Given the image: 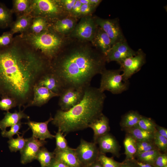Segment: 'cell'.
Here are the masks:
<instances>
[{"label": "cell", "mask_w": 167, "mask_h": 167, "mask_svg": "<svg viewBox=\"0 0 167 167\" xmlns=\"http://www.w3.org/2000/svg\"><path fill=\"white\" fill-rule=\"evenodd\" d=\"M50 70V61L16 36L10 45L0 47V95L24 109L32 100L34 86Z\"/></svg>", "instance_id": "cell-1"}, {"label": "cell", "mask_w": 167, "mask_h": 167, "mask_svg": "<svg viewBox=\"0 0 167 167\" xmlns=\"http://www.w3.org/2000/svg\"><path fill=\"white\" fill-rule=\"evenodd\" d=\"M105 56L91 42L67 36L58 54L50 61L51 70L65 87L85 89L96 75L106 69Z\"/></svg>", "instance_id": "cell-2"}, {"label": "cell", "mask_w": 167, "mask_h": 167, "mask_svg": "<svg viewBox=\"0 0 167 167\" xmlns=\"http://www.w3.org/2000/svg\"><path fill=\"white\" fill-rule=\"evenodd\" d=\"M106 96L99 88L88 86L83 97L78 104L69 110H58L51 122L66 135L72 132L84 130L102 114Z\"/></svg>", "instance_id": "cell-3"}, {"label": "cell", "mask_w": 167, "mask_h": 167, "mask_svg": "<svg viewBox=\"0 0 167 167\" xmlns=\"http://www.w3.org/2000/svg\"><path fill=\"white\" fill-rule=\"evenodd\" d=\"M19 35L30 48L50 61L60 52L67 38V36L56 32L51 25L47 29L38 34L24 32Z\"/></svg>", "instance_id": "cell-4"}, {"label": "cell", "mask_w": 167, "mask_h": 167, "mask_svg": "<svg viewBox=\"0 0 167 167\" xmlns=\"http://www.w3.org/2000/svg\"><path fill=\"white\" fill-rule=\"evenodd\" d=\"M29 15L32 18L46 19L51 24L57 20L69 15L64 10L60 0H31Z\"/></svg>", "instance_id": "cell-5"}, {"label": "cell", "mask_w": 167, "mask_h": 167, "mask_svg": "<svg viewBox=\"0 0 167 167\" xmlns=\"http://www.w3.org/2000/svg\"><path fill=\"white\" fill-rule=\"evenodd\" d=\"M120 69H105L101 75L100 86L98 88L102 92L109 91L113 94H118L127 91L129 87V81H125Z\"/></svg>", "instance_id": "cell-6"}, {"label": "cell", "mask_w": 167, "mask_h": 167, "mask_svg": "<svg viewBox=\"0 0 167 167\" xmlns=\"http://www.w3.org/2000/svg\"><path fill=\"white\" fill-rule=\"evenodd\" d=\"M98 26L94 16L81 17L74 30L68 36L83 41L91 42L94 36Z\"/></svg>", "instance_id": "cell-7"}, {"label": "cell", "mask_w": 167, "mask_h": 167, "mask_svg": "<svg viewBox=\"0 0 167 167\" xmlns=\"http://www.w3.org/2000/svg\"><path fill=\"white\" fill-rule=\"evenodd\" d=\"M146 62V54L141 49L135 55L128 57L120 63V69L125 81H128L133 75L138 72Z\"/></svg>", "instance_id": "cell-8"}, {"label": "cell", "mask_w": 167, "mask_h": 167, "mask_svg": "<svg viewBox=\"0 0 167 167\" xmlns=\"http://www.w3.org/2000/svg\"><path fill=\"white\" fill-rule=\"evenodd\" d=\"M95 21L111 39L112 46L117 43L126 41L118 18L105 19L94 16Z\"/></svg>", "instance_id": "cell-9"}, {"label": "cell", "mask_w": 167, "mask_h": 167, "mask_svg": "<svg viewBox=\"0 0 167 167\" xmlns=\"http://www.w3.org/2000/svg\"><path fill=\"white\" fill-rule=\"evenodd\" d=\"M76 156L84 167L96 161L100 154L96 143L90 142L82 139L79 146L75 149Z\"/></svg>", "instance_id": "cell-10"}, {"label": "cell", "mask_w": 167, "mask_h": 167, "mask_svg": "<svg viewBox=\"0 0 167 167\" xmlns=\"http://www.w3.org/2000/svg\"><path fill=\"white\" fill-rule=\"evenodd\" d=\"M85 89L65 87L59 96L58 104L60 109L67 111L79 103L83 97Z\"/></svg>", "instance_id": "cell-11"}, {"label": "cell", "mask_w": 167, "mask_h": 167, "mask_svg": "<svg viewBox=\"0 0 167 167\" xmlns=\"http://www.w3.org/2000/svg\"><path fill=\"white\" fill-rule=\"evenodd\" d=\"M137 51L132 49L126 41L117 43L113 45L105 56L107 62L112 61L119 64L125 59L136 55Z\"/></svg>", "instance_id": "cell-12"}, {"label": "cell", "mask_w": 167, "mask_h": 167, "mask_svg": "<svg viewBox=\"0 0 167 167\" xmlns=\"http://www.w3.org/2000/svg\"><path fill=\"white\" fill-rule=\"evenodd\" d=\"M46 143L45 140H40L32 136L27 138L24 147L20 151L21 163L26 164L36 159L39 150Z\"/></svg>", "instance_id": "cell-13"}, {"label": "cell", "mask_w": 167, "mask_h": 167, "mask_svg": "<svg viewBox=\"0 0 167 167\" xmlns=\"http://www.w3.org/2000/svg\"><path fill=\"white\" fill-rule=\"evenodd\" d=\"M36 84L47 88L58 96L65 88L60 78L51 69L41 77Z\"/></svg>", "instance_id": "cell-14"}, {"label": "cell", "mask_w": 167, "mask_h": 167, "mask_svg": "<svg viewBox=\"0 0 167 167\" xmlns=\"http://www.w3.org/2000/svg\"><path fill=\"white\" fill-rule=\"evenodd\" d=\"M58 96L47 88L36 84L33 89V97L30 103L26 106L25 109L30 106L41 107L46 104L52 98Z\"/></svg>", "instance_id": "cell-15"}, {"label": "cell", "mask_w": 167, "mask_h": 167, "mask_svg": "<svg viewBox=\"0 0 167 167\" xmlns=\"http://www.w3.org/2000/svg\"><path fill=\"white\" fill-rule=\"evenodd\" d=\"M96 143L99 145L100 153L105 154L110 153L114 156H119V145L116 139L110 134L108 133L99 137Z\"/></svg>", "instance_id": "cell-16"}, {"label": "cell", "mask_w": 167, "mask_h": 167, "mask_svg": "<svg viewBox=\"0 0 167 167\" xmlns=\"http://www.w3.org/2000/svg\"><path fill=\"white\" fill-rule=\"evenodd\" d=\"M53 119L50 115L49 119L44 122H36L28 119L25 123L31 130L32 137L40 140H45L47 139H52L55 137V135L50 133L48 128V124Z\"/></svg>", "instance_id": "cell-17"}, {"label": "cell", "mask_w": 167, "mask_h": 167, "mask_svg": "<svg viewBox=\"0 0 167 167\" xmlns=\"http://www.w3.org/2000/svg\"><path fill=\"white\" fill-rule=\"evenodd\" d=\"M91 43L105 56L112 46V41L109 37L98 26Z\"/></svg>", "instance_id": "cell-18"}, {"label": "cell", "mask_w": 167, "mask_h": 167, "mask_svg": "<svg viewBox=\"0 0 167 167\" xmlns=\"http://www.w3.org/2000/svg\"><path fill=\"white\" fill-rule=\"evenodd\" d=\"M78 19L68 15L57 20L51 24V26L58 33L67 36L74 30Z\"/></svg>", "instance_id": "cell-19"}, {"label": "cell", "mask_w": 167, "mask_h": 167, "mask_svg": "<svg viewBox=\"0 0 167 167\" xmlns=\"http://www.w3.org/2000/svg\"><path fill=\"white\" fill-rule=\"evenodd\" d=\"M94 132V142L99 137L107 134L110 130L108 118L103 113L89 126Z\"/></svg>", "instance_id": "cell-20"}, {"label": "cell", "mask_w": 167, "mask_h": 167, "mask_svg": "<svg viewBox=\"0 0 167 167\" xmlns=\"http://www.w3.org/2000/svg\"><path fill=\"white\" fill-rule=\"evenodd\" d=\"M54 153L55 158L68 167H84L76 156L75 149L70 148L63 151Z\"/></svg>", "instance_id": "cell-21"}, {"label": "cell", "mask_w": 167, "mask_h": 167, "mask_svg": "<svg viewBox=\"0 0 167 167\" xmlns=\"http://www.w3.org/2000/svg\"><path fill=\"white\" fill-rule=\"evenodd\" d=\"M29 118V116L24 112V110H21L19 109V111L15 110L13 113L7 111L4 118L0 121V129L2 131H5L7 127L16 124L22 119L28 120Z\"/></svg>", "instance_id": "cell-22"}, {"label": "cell", "mask_w": 167, "mask_h": 167, "mask_svg": "<svg viewBox=\"0 0 167 167\" xmlns=\"http://www.w3.org/2000/svg\"><path fill=\"white\" fill-rule=\"evenodd\" d=\"M32 17L29 15L17 17L11 26L10 31L12 34L17 33H21L27 32L30 25Z\"/></svg>", "instance_id": "cell-23"}, {"label": "cell", "mask_w": 167, "mask_h": 167, "mask_svg": "<svg viewBox=\"0 0 167 167\" xmlns=\"http://www.w3.org/2000/svg\"><path fill=\"white\" fill-rule=\"evenodd\" d=\"M141 116L136 111H129L122 116L120 126L125 129L134 127L137 125Z\"/></svg>", "instance_id": "cell-24"}, {"label": "cell", "mask_w": 167, "mask_h": 167, "mask_svg": "<svg viewBox=\"0 0 167 167\" xmlns=\"http://www.w3.org/2000/svg\"><path fill=\"white\" fill-rule=\"evenodd\" d=\"M125 130L127 134L131 135L137 141H153L154 133L145 131L137 126Z\"/></svg>", "instance_id": "cell-25"}, {"label": "cell", "mask_w": 167, "mask_h": 167, "mask_svg": "<svg viewBox=\"0 0 167 167\" xmlns=\"http://www.w3.org/2000/svg\"><path fill=\"white\" fill-rule=\"evenodd\" d=\"M51 24L45 18L40 17H34L32 18L29 29L25 32L38 34L47 29Z\"/></svg>", "instance_id": "cell-26"}, {"label": "cell", "mask_w": 167, "mask_h": 167, "mask_svg": "<svg viewBox=\"0 0 167 167\" xmlns=\"http://www.w3.org/2000/svg\"><path fill=\"white\" fill-rule=\"evenodd\" d=\"M12 12L17 17L29 15L31 6V0H14L12 1Z\"/></svg>", "instance_id": "cell-27"}, {"label": "cell", "mask_w": 167, "mask_h": 167, "mask_svg": "<svg viewBox=\"0 0 167 167\" xmlns=\"http://www.w3.org/2000/svg\"><path fill=\"white\" fill-rule=\"evenodd\" d=\"M125 159L133 160L135 159L137 153L136 140L131 135L127 134L123 141Z\"/></svg>", "instance_id": "cell-28"}, {"label": "cell", "mask_w": 167, "mask_h": 167, "mask_svg": "<svg viewBox=\"0 0 167 167\" xmlns=\"http://www.w3.org/2000/svg\"><path fill=\"white\" fill-rule=\"evenodd\" d=\"M55 155L54 152H49L46 148L42 147L39 150L36 156L41 167H48L55 159Z\"/></svg>", "instance_id": "cell-29"}, {"label": "cell", "mask_w": 167, "mask_h": 167, "mask_svg": "<svg viewBox=\"0 0 167 167\" xmlns=\"http://www.w3.org/2000/svg\"><path fill=\"white\" fill-rule=\"evenodd\" d=\"M11 10L9 9L4 4L0 3V28H5L11 26L13 23Z\"/></svg>", "instance_id": "cell-30"}, {"label": "cell", "mask_w": 167, "mask_h": 167, "mask_svg": "<svg viewBox=\"0 0 167 167\" xmlns=\"http://www.w3.org/2000/svg\"><path fill=\"white\" fill-rule=\"evenodd\" d=\"M160 153L157 149H156L137 154L135 158L139 161L153 165L156 158Z\"/></svg>", "instance_id": "cell-31"}, {"label": "cell", "mask_w": 167, "mask_h": 167, "mask_svg": "<svg viewBox=\"0 0 167 167\" xmlns=\"http://www.w3.org/2000/svg\"><path fill=\"white\" fill-rule=\"evenodd\" d=\"M24 135L23 134L20 136L19 134L17 135V138L9 139L7 143L11 152H16L18 151H20L23 149L27 141V139L24 138Z\"/></svg>", "instance_id": "cell-32"}, {"label": "cell", "mask_w": 167, "mask_h": 167, "mask_svg": "<svg viewBox=\"0 0 167 167\" xmlns=\"http://www.w3.org/2000/svg\"><path fill=\"white\" fill-rule=\"evenodd\" d=\"M157 124L151 118L142 115L137 126L145 131L154 133Z\"/></svg>", "instance_id": "cell-33"}, {"label": "cell", "mask_w": 167, "mask_h": 167, "mask_svg": "<svg viewBox=\"0 0 167 167\" xmlns=\"http://www.w3.org/2000/svg\"><path fill=\"white\" fill-rule=\"evenodd\" d=\"M54 138L56 140V148L54 152L64 151L70 148L68 145L66 140L63 134L59 130L56 133Z\"/></svg>", "instance_id": "cell-34"}, {"label": "cell", "mask_w": 167, "mask_h": 167, "mask_svg": "<svg viewBox=\"0 0 167 167\" xmlns=\"http://www.w3.org/2000/svg\"><path fill=\"white\" fill-rule=\"evenodd\" d=\"M153 142L156 148L160 151H166L167 139L160 135L156 131L154 132Z\"/></svg>", "instance_id": "cell-35"}, {"label": "cell", "mask_w": 167, "mask_h": 167, "mask_svg": "<svg viewBox=\"0 0 167 167\" xmlns=\"http://www.w3.org/2000/svg\"><path fill=\"white\" fill-rule=\"evenodd\" d=\"M97 160L103 167H120V166L121 163L117 161L112 157L107 156L104 154L100 153Z\"/></svg>", "instance_id": "cell-36"}, {"label": "cell", "mask_w": 167, "mask_h": 167, "mask_svg": "<svg viewBox=\"0 0 167 167\" xmlns=\"http://www.w3.org/2000/svg\"><path fill=\"white\" fill-rule=\"evenodd\" d=\"M17 103L13 98L9 97H2L0 100V109L7 111L17 106Z\"/></svg>", "instance_id": "cell-37"}, {"label": "cell", "mask_w": 167, "mask_h": 167, "mask_svg": "<svg viewBox=\"0 0 167 167\" xmlns=\"http://www.w3.org/2000/svg\"><path fill=\"white\" fill-rule=\"evenodd\" d=\"M137 154L157 149L154 144L153 141H137Z\"/></svg>", "instance_id": "cell-38"}, {"label": "cell", "mask_w": 167, "mask_h": 167, "mask_svg": "<svg viewBox=\"0 0 167 167\" xmlns=\"http://www.w3.org/2000/svg\"><path fill=\"white\" fill-rule=\"evenodd\" d=\"M22 123L20 121L16 124L11 126L9 130L2 131L1 132L2 136L10 139L13 138V136L15 135L19 134L20 133L19 131L21 129Z\"/></svg>", "instance_id": "cell-39"}, {"label": "cell", "mask_w": 167, "mask_h": 167, "mask_svg": "<svg viewBox=\"0 0 167 167\" xmlns=\"http://www.w3.org/2000/svg\"><path fill=\"white\" fill-rule=\"evenodd\" d=\"M13 35L10 31L4 32L0 36V47H5L10 45L13 41Z\"/></svg>", "instance_id": "cell-40"}, {"label": "cell", "mask_w": 167, "mask_h": 167, "mask_svg": "<svg viewBox=\"0 0 167 167\" xmlns=\"http://www.w3.org/2000/svg\"><path fill=\"white\" fill-rule=\"evenodd\" d=\"M90 4H82L80 10V18L88 15H92L96 10Z\"/></svg>", "instance_id": "cell-41"}, {"label": "cell", "mask_w": 167, "mask_h": 167, "mask_svg": "<svg viewBox=\"0 0 167 167\" xmlns=\"http://www.w3.org/2000/svg\"><path fill=\"white\" fill-rule=\"evenodd\" d=\"M153 165L155 167H164L167 165V155L160 153L156 158Z\"/></svg>", "instance_id": "cell-42"}, {"label": "cell", "mask_w": 167, "mask_h": 167, "mask_svg": "<svg viewBox=\"0 0 167 167\" xmlns=\"http://www.w3.org/2000/svg\"><path fill=\"white\" fill-rule=\"evenodd\" d=\"M66 11L70 15L76 0H60Z\"/></svg>", "instance_id": "cell-43"}, {"label": "cell", "mask_w": 167, "mask_h": 167, "mask_svg": "<svg viewBox=\"0 0 167 167\" xmlns=\"http://www.w3.org/2000/svg\"><path fill=\"white\" fill-rule=\"evenodd\" d=\"M81 5L82 4L80 0H76L70 15L78 19H80V7Z\"/></svg>", "instance_id": "cell-44"}, {"label": "cell", "mask_w": 167, "mask_h": 167, "mask_svg": "<svg viewBox=\"0 0 167 167\" xmlns=\"http://www.w3.org/2000/svg\"><path fill=\"white\" fill-rule=\"evenodd\" d=\"M120 167H137L135 161V159L133 160H126L121 163Z\"/></svg>", "instance_id": "cell-45"}, {"label": "cell", "mask_w": 167, "mask_h": 167, "mask_svg": "<svg viewBox=\"0 0 167 167\" xmlns=\"http://www.w3.org/2000/svg\"><path fill=\"white\" fill-rule=\"evenodd\" d=\"M156 131L161 135L167 139V129L157 125Z\"/></svg>", "instance_id": "cell-46"}, {"label": "cell", "mask_w": 167, "mask_h": 167, "mask_svg": "<svg viewBox=\"0 0 167 167\" xmlns=\"http://www.w3.org/2000/svg\"><path fill=\"white\" fill-rule=\"evenodd\" d=\"M48 167H68L62 162L55 159Z\"/></svg>", "instance_id": "cell-47"}, {"label": "cell", "mask_w": 167, "mask_h": 167, "mask_svg": "<svg viewBox=\"0 0 167 167\" xmlns=\"http://www.w3.org/2000/svg\"><path fill=\"white\" fill-rule=\"evenodd\" d=\"M137 167H155L153 165L139 161L135 159Z\"/></svg>", "instance_id": "cell-48"}, {"label": "cell", "mask_w": 167, "mask_h": 167, "mask_svg": "<svg viewBox=\"0 0 167 167\" xmlns=\"http://www.w3.org/2000/svg\"><path fill=\"white\" fill-rule=\"evenodd\" d=\"M102 1L101 0H89V4L96 9Z\"/></svg>", "instance_id": "cell-49"}, {"label": "cell", "mask_w": 167, "mask_h": 167, "mask_svg": "<svg viewBox=\"0 0 167 167\" xmlns=\"http://www.w3.org/2000/svg\"><path fill=\"white\" fill-rule=\"evenodd\" d=\"M84 167H103L100 162L97 160L92 164Z\"/></svg>", "instance_id": "cell-50"}, {"label": "cell", "mask_w": 167, "mask_h": 167, "mask_svg": "<svg viewBox=\"0 0 167 167\" xmlns=\"http://www.w3.org/2000/svg\"><path fill=\"white\" fill-rule=\"evenodd\" d=\"M82 4H89V0H80Z\"/></svg>", "instance_id": "cell-51"}, {"label": "cell", "mask_w": 167, "mask_h": 167, "mask_svg": "<svg viewBox=\"0 0 167 167\" xmlns=\"http://www.w3.org/2000/svg\"><path fill=\"white\" fill-rule=\"evenodd\" d=\"M164 167H167V165H166L165 166H164Z\"/></svg>", "instance_id": "cell-52"}, {"label": "cell", "mask_w": 167, "mask_h": 167, "mask_svg": "<svg viewBox=\"0 0 167 167\" xmlns=\"http://www.w3.org/2000/svg\"></svg>", "instance_id": "cell-53"}]
</instances>
